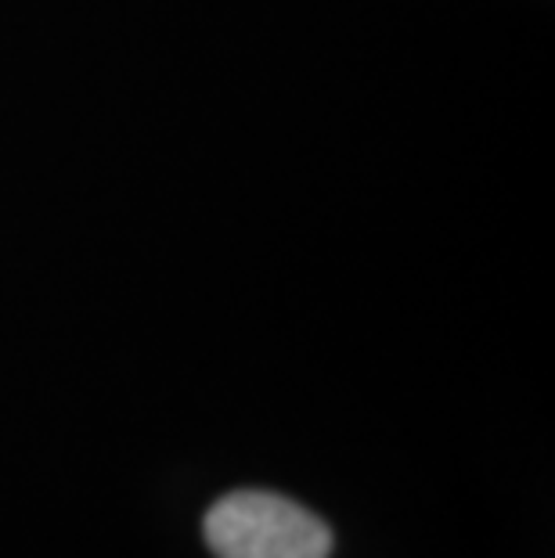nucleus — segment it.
I'll use <instances>...</instances> for the list:
<instances>
[{
	"instance_id": "1",
	"label": "nucleus",
	"mask_w": 555,
	"mask_h": 558,
	"mask_svg": "<svg viewBox=\"0 0 555 558\" xmlns=\"http://www.w3.org/2000/svg\"><path fill=\"white\" fill-rule=\"evenodd\" d=\"M206 544L217 558H328L333 530L303 505L267 490H234L206 512Z\"/></svg>"
}]
</instances>
